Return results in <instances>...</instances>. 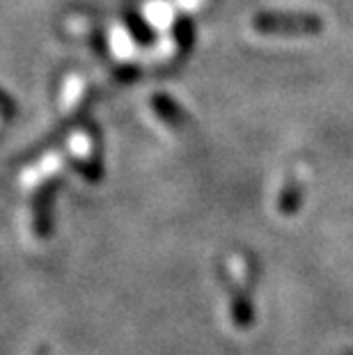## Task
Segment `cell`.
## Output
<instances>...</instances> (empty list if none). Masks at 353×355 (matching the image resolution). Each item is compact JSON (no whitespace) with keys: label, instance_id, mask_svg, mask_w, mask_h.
<instances>
[{"label":"cell","instance_id":"1","mask_svg":"<svg viewBox=\"0 0 353 355\" xmlns=\"http://www.w3.org/2000/svg\"><path fill=\"white\" fill-rule=\"evenodd\" d=\"M255 26L264 33H294V35H307V33H317L321 28V21L314 17H261L255 21Z\"/></svg>","mask_w":353,"mask_h":355},{"label":"cell","instance_id":"2","mask_svg":"<svg viewBox=\"0 0 353 355\" xmlns=\"http://www.w3.org/2000/svg\"><path fill=\"white\" fill-rule=\"evenodd\" d=\"M37 355H46V351H40V353H37Z\"/></svg>","mask_w":353,"mask_h":355}]
</instances>
